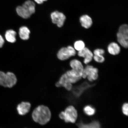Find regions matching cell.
<instances>
[{
    "instance_id": "1",
    "label": "cell",
    "mask_w": 128,
    "mask_h": 128,
    "mask_svg": "<svg viewBox=\"0 0 128 128\" xmlns=\"http://www.w3.org/2000/svg\"><path fill=\"white\" fill-rule=\"evenodd\" d=\"M52 113L50 109L47 106L40 105L33 110L32 118L33 121L41 125H44L50 121Z\"/></svg>"
},
{
    "instance_id": "2",
    "label": "cell",
    "mask_w": 128,
    "mask_h": 128,
    "mask_svg": "<svg viewBox=\"0 0 128 128\" xmlns=\"http://www.w3.org/2000/svg\"><path fill=\"white\" fill-rule=\"evenodd\" d=\"M81 79L79 75L72 69L67 71L61 77L58 82L56 84L57 87H63L68 91L71 90L72 84H74Z\"/></svg>"
},
{
    "instance_id": "3",
    "label": "cell",
    "mask_w": 128,
    "mask_h": 128,
    "mask_svg": "<svg viewBox=\"0 0 128 128\" xmlns=\"http://www.w3.org/2000/svg\"><path fill=\"white\" fill-rule=\"evenodd\" d=\"M18 14L24 18H29L35 12V4L32 1L28 0L22 6H19L16 9Z\"/></svg>"
},
{
    "instance_id": "4",
    "label": "cell",
    "mask_w": 128,
    "mask_h": 128,
    "mask_svg": "<svg viewBox=\"0 0 128 128\" xmlns=\"http://www.w3.org/2000/svg\"><path fill=\"white\" fill-rule=\"evenodd\" d=\"M17 82V79L15 74L10 72L6 73L0 71V86L5 87L12 88Z\"/></svg>"
},
{
    "instance_id": "5",
    "label": "cell",
    "mask_w": 128,
    "mask_h": 128,
    "mask_svg": "<svg viewBox=\"0 0 128 128\" xmlns=\"http://www.w3.org/2000/svg\"><path fill=\"white\" fill-rule=\"evenodd\" d=\"M59 117L66 122L74 123L77 118V112L74 107L70 106L67 107L64 111L61 112Z\"/></svg>"
},
{
    "instance_id": "6",
    "label": "cell",
    "mask_w": 128,
    "mask_h": 128,
    "mask_svg": "<svg viewBox=\"0 0 128 128\" xmlns=\"http://www.w3.org/2000/svg\"><path fill=\"white\" fill-rule=\"evenodd\" d=\"M118 42L124 47L127 48L128 46V27L126 24L120 27L119 31L117 34Z\"/></svg>"
},
{
    "instance_id": "7",
    "label": "cell",
    "mask_w": 128,
    "mask_h": 128,
    "mask_svg": "<svg viewBox=\"0 0 128 128\" xmlns=\"http://www.w3.org/2000/svg\"><path fill=\"white\" fill-rule=\"evenodd\" d=\"M98 70L91 65H88L84 68L82 77L87 78L88 80L92 82L96 80L98 77Z\"/></svg>"
},
{
    "instance_id": "8",
    "label": "cell",
    "mask_w": 128,
    "mask_h": 128,
    "mask_svg": "<svg viewBox=\"0 0 128 128\" xmlns=\"http://www.w3.org/2000/svg\"><path fill=\"white\" fill-rule=\"evenodd\" d=\"M76 54V50L72 46H69L62 48L58 53L57 57L59 60H68Z\"/></svg>"
},
{
    "instance_id": "9",
    "label": "cell",
    "mask_w": 128,
    "mask_h": 128,
    "mask_svg": "<svg viewBox=\"0 0 128 128\" xmlns=\"http://www.w3.org/2000/svg\"><path fill=\"white\" fill-rule=\"evenodd\" d=\"M94 84H91L87 82L83 83L80 85L76 86L72 90V94L76 98H78L86 90L92 87Z\"/></svg>"
},
{
    "instance_id": "10",
    "label": "cell",
    "mask_w": 128,
    "mask_h": 128,
    "mask_svg": "<svg viewBox=\"0 0 128 128\" xmlns=\"http://www.w3.org/2000/svg\"><path fill=\"white\" fill-rule=\"evenodd\" d=\"M52 23L56 24L59 28L63 26L66 17L64 14L58 11L52 12L51 15Z\"/></svg>"
},
{
    "instance_id": "11",
    "label": "cell",
    "mask_w": 128,
    "mask_h": 128,
    "mask_svg": "<svg viewBox=\"0 0 128 128\" xmlns=\"http://www.w3.org/2000/svg\"><path fill=\"white\" fill-rule=\"evenodd\" d=\"M78 55L79 57L84 58V63L87 64L92 61L93 58L94 54L88 48L84 47L78 52Z\"/></svg>"
},
{
    "instance_id": "12",
    "label": "cell",
    "mask_w": 128,
    "mask_h": 128,
    "mask_svg": "<svg viewBox=\"0 0 128 128\" xmlns=\"http://www.w3.org/2000/svg\"><path fill=\"white\" fill-rule=\"evenodd\" d=\"M31 107V104L29 102H22L17 106L18 113L20 116H24L30 112Z\"/></svg>"
},
{
    "instance_id": "13",
    "label": "cell",
    "mask_w": 128,
    "mask_h": 128,
    "mask_svg": "<svg viewBox=\"0 0 128 128\" xmlns=\"http://www.w3.org/2000/svg\"><path fill=\"white\" fill-rule=\"evenodd\" d=\"M104 53L105 51L103 49H96L94 51L93 58L98 63H103L105 61V58L103 56Z\"/></svg>"
},
{
    "instance_id": "14",
    "label": "cell",
    "mask_w": 128,
    "mask_h": 128,
    "mask_svg": "<svg viewBox=\"0 0 128 128\" xmlns=\"http://www.w3.org/2000/svg\"><path fill=\"white\" fill-rule=\"evenodd\" d=\"M80 22L82 26L86 28H89L92 26V18L87 15H84L80 17Z\"/></svg>"
},
{
    "instance_id": "15",
    "label": "cell",
    "mask_w": 128,
    "mask_h": 128,
    "mask_svg": "<svg viewBox=\"0 0 128 128\" xmlns=\"http://www.w3.org/2000/svg\"><path fill=\"white\" fill-rule=\"evenodd\" d=\"M78 128H102L100 122L94 121L89 124H86L80 121L77 124Z\"/></svg>"
},
{
    "instance_id": "16",
    "label": "cell",
    "mask_w": 128,
    "mask_h": 128,
    "mask_svg": "<svg viewBox=\"0 0 128 128\" xmlns=\"http://www.w3.org/2000/svg\"><path fill=\"white\" fill-rule=\"evenodd\" d=\"M108 52L111 55H118L120 52V48L117 44L112 42L108 45Z\"/></svg>"
},
{
    "instance_id": "17",
    "label": "cell",
    "mask_w": 128,
    "mask_h": 128,
    "mask_svg": "<svg viewBox=\"0 0 128 128\" xmlns=\"http://www.w3.org/2000/svg\"><path fill=\"white\" fill-rule=\"evenodd\" d=\"M70 65L72 69L83 72L84 68L82 64L79 60H72L70 62Z\"/></svg>"
},
{
    "instance_id": "18",
    "label": "cell",
    "mask_w": 128,
    "mask_h": 128,
    "mask_svg": "<svg viewBox=\"0 0 128 128\" xmlns=\"http://www.w3.org/2000/svg\"><path fill=\"white\" fill-rule=\"evenodd\" d=\"M30 31L26 26H22L19 30V35L21 39L24 40H28L29 38Z\"/></svg>"
},
{
    "instance_id": "19",
    "label": "cell",
    "mask_w": 128,
    "mask_h": 128,
    "mask_svg": "<svg viewBox=\"0 0 128 128\" xmlns=\"http://www.w3.org/2000/svg\"><path fill=\"white\" fill-rule=\"evenodd\" d=\"M16 33L13 30H8L6 32L5 34V37L6 40L9 42H15L16 41Z\"/></svg>"
},
{
    "instance_id": "20",
    "label": "cell",
    "mask_w": 128,
    "mask_h": 128,
    "mask_svg": "<svg viewBox=\"0 0 128 128\" xmlns=\"http://www.w3.org/2000/svg\"><path fill=\"white\" fill-rule=\"evenodd\" d=\"M84 113L87 116H92L95 114L96 111L94 107L92 106L88 105L84 107Z\"/></svg>"
},
{
    "instance_id": "21",
    "label": "cell",
    "mask_w": 128,
    "mask_h": 128,
    "mask_svg": "<svg viewBox=\"0 0 128 128\" xmlns=\"http://www.w3.org/2000/svg\"><path fill=\"white\" fill-rule=\"evenodd\" d=\"M74 46V49L79 52L85 47V44L84 41L79 40L75 42Z\"/></svg>"
},
{
    "instance_id": "22",
    "label": "cell",
    "mask_w": 128,
    "mask_h": 128,
    "mask_svg": "<svg viewBox=\"0 0 128 128\" xmlns=\"http://www.w3.org/2000/svg\"><path fill=\"white\" fill-rule=\"evenodd\" d=\"M128 104L127 103H125L123 104L122 110L123 113L126 116H128Z\"/></svg>"
},
{
    "instance_id": "23",
    "label": "cell",
    "mask_w": 128,
    "mask_h": 128,
    "mask_svg": "<svg viewBox=\"0 0 128 128\" xmlns=\"http://www.w3.org/2000/svg\"><path fill=\"white\" fill-rule=\"evenodd\" d=\"M4 40L2 37L0 35V48L2 47L4 43Z\"/></svg>"
},
{
    "instance_id": "24",
    "label": "cell",
    "mask_w": 128,
    "mask_h": 128,
    "mask_svg": "<svg viewBox=\"0 0 128 128\" xmlns=\"http://www.w3.org/2000/svg\"><path fill=\"white\" fill-rule=\"evenodd\" d=\"M37 4H42L44 2L47 1V0H34Z\"/></svg>"
}]
</instances>
